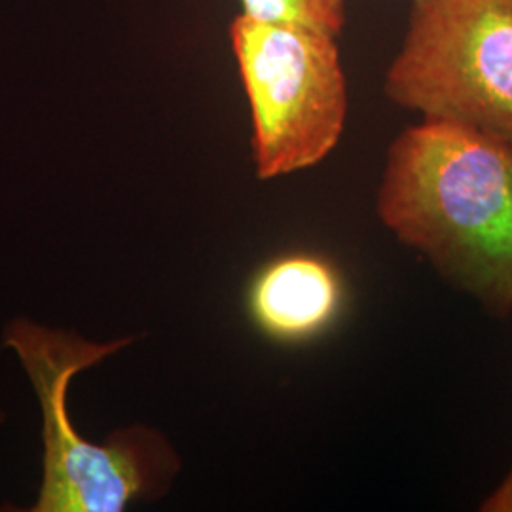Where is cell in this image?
<instances>
[{
	"label": "cell",
	"mask_w": 512,
	"mask_h": 512,
	"mask_svg": "<svg viewBox=\"0 0 512 512\" xmlns=\"http://www.w3.org/2000/svg\"><path fill=\"white\" fill-rule=\"evenodd\" d=\"M385 226L497 317L512 313V147L478 129L423 118L387 152Z\"/></svg>",
	"instance_id": "cell-1"
},
{
	"label": "cell",
	"mask_w": 512,
	"mask_h": 512,
	"mask_svg": "<svg viewBox=\"0 0 512 512\" xmlns=\"http://www.w3.org/2000/svg\"><path fill=\"white\" fill-rule=\"evenodd\" d=\"M135 342L133 336L92 342L69 330L29 319L12 321L4 346L12 349L35 389L42 416V482L29 512H122L167 494L181 458L164 433L129 425L95 444L80 437L69 414L74 378Z\"/></svg>",
	"instance_id": "cell-2"
},
{
	"label": "cell",
	"mask_w": 512,
	"mask_h": 512,
	"mask_svg": "<svg viewBox=\"0 0 512 512\" xmlns=\"http://www.w3.org/2000/svg\"><path fill=\"white\" fill-rule=\"evenodd\" d=\"M232 52L251 109L258 179L321 164L348 120V80L338 37L298 21L239 14Z\"/></svg>",
	"instance_id": "cell-3"
},
{
	"label": "cell",
	"mask_w": 512,
	"mask_h": 512,
	"mask_svg": "<svg viewBox=\"0 0 512 512\" xmlns=\"http://www.w3.org/2000/svg\"><path fill=\"white\" fill-rule=\"evenodd\" d=\"M384 92L512 147V0H410Z\"/></svg>",
	"instance_id": "cell-4"
},
{
	"label": "cell",
	"mask_w": 512,
	"mask_h": 512,
	"mask_svg": "<svg viewBox=\"0 0 512 512\" xmlns=\"http://www.w3.org/2000/svg\"><path fill=\"white\" fill-rule=\"evenodd\" d=\"M344 298V279L330 260L293 253L256 272L247 289V311L262 334L294 344L329 329Z\"/></svg>",
	"instance_id": "cell-5"
},
{
	"label": "cell",
	"mask_w": 512,
	"mask_h": 512,
	"mask_svg": "<svg viewBox=\"0 0 512 512\" xmlns=\"http://www.w3.org/2000/svg\"><path fill=\"white\" fill-rule=\"evenodd\" d=\"M241 6L253 18L298 21L336 37L346 25V0H241Z\"/></svg>",
	"instance_id": "cell-6"
},
{
	"label": "cell",
	"mask_w": 512,
	"mask_h": 512,
	"mask_svg": "<svg viewBox=\"0 0 512 512\" xmlns=\"http://www.w3.org/2000/svg\"><path fill=\"white\" fill-rule=\"evenodd\" d=\"M480 511L512 512V467L494 492L482 501Z\"/></svg>",
	"instance_id": "cell-7"
},
{
	"label": "cell",
	"mask_w": 512,
	"mask_h": 512,
	"mask_svg": "<svg viewBox=\"0 0 512 512\" xmlns=\"http://www.w3.org/2000/svg\"><path fill=\"white\" fill-rule=\"evenodd\" d=\"M0 421H2V414H0Z\"/></svg>",
	"instance_id": "cell-8"
}]
</instances>
